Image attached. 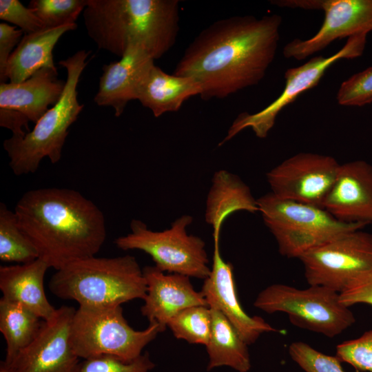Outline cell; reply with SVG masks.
Here are the masks:
<instances>
[{"mask_svg":"<svg viewBox=\"0 0 372 372\" xmlns=\"http://www.w3.org/2000/svg\"><path fill=\"white\" fill-rule=\"evenodd\" d=\"M281 23L278 14L217 20L189 43L173 74L196 81L206 101L258 85L275 59Z\"/></svg>","mask_w":372,"mask_h":372,"instance_id":"cell-1","label":"cell"},{"mask_svg":"<svg viewBox=\"0 0 372 372\" xmlns=\"http://www.w3.org/2000/svg\"><path fill=\"white\" fill-rule=\"evenodd\" d=\"M14 211L39 258L56 271L73 261L94 256L106 238L103 212L74 189L48 187L28 191Z\"/></svg>","mask_w":372,"mask_h":372,"instance_id":"cell-2","label":"cell"},{"mask_svg":"<svg viewBox=\"0 0 372 372\" xmlns=\"http://www.w3.org/2000/svg\"><path fill=\"white\" fill-rule=\"evenodd\" d=\"M87 34L99 49L120 58L138 45L158 59L176 43L178 0H87L83 12Z\"/></svg>","mask_w":372,"mask_h":372,"instance_id":"cell-3","label":"cell"},{"mask_svg":"<svg viewBox=\"0 0 372 372\" xmlns=\"http://www.w3.org/2000/svg\"><path fill=\"white\" fill-rule=\"evenodd\" d=\"M49 289L57 298L75 300L79 306L105 307L143 300L147 284L134 256H94L56 270Z\"/></svg>","mask_w":372,"mask_h":372,"instance_id":"cell-4","label":"cell"},{"mask_svg":"<svg viewBox=\"0 0 372 372\" xmlns=\"http://www.w3.org/2000/svg\"><path fill=\"white\" fill-rule=\"evenodd\" d=\"M89 54L90 52L80 50L59 61L67 70V79L59 101L23 136H12L4 141L3 148L15 175L34 173L45 157L53 164L60 161L68 129L83 107L78 101L76 89Z\"/></svg>","mask_w":372,"mask_h":372,"instance_id":"cell-5","label":"cell"},{"mask_svg":"<svg viewBox=\"0 0 372 372\" xmlns=\"http://www.w3.org/2000/svg\"><path fill=\"white\" fill-rule=\"evenodd\" d=\"M257 203L279 253L289 258L299 259L311 249L366 225L341 222L321 207L280 198L271 192Z\"/></svg>","mask_w":372,"mask_h":372,"instance_id":"cell-6","label":"cell"},{"mask_svg":"<svg viewBox=\"0 0 372 372\" xmlns=\"http://www.w3.org/2000/svg\"><path fill=\"white\" fill-rule=\"evenodd\" d=\"M165 328L156 322L135 330L123 316L121 305L79 306L71 324V341L80 359L111 355L130 362Z\"/></svg>","mask_w":372,"mask_h":372,"instance_id":"cell-7","label":"cell"},{"mask_svg":"<svg viewBox=\"0 0 372 372\" xmlns=\"http://www.w3.org/2000/svg\"><path fill=\"white\" fill-rule=\"evenodd\" d=\"M254 305L269 314L282 312L300 329L334 338L355 322L349 307L340 302V293L320 285L298 289L283 284L267 287Z\"/></svg>","mask_w":372,"mask_h":372,"instance_id":"cell-8","label":"cell"},{"mask_svg":"<svg viewBox=\"0 0 372 372\" xmlns=\"http://www.w3.org/2000/svg\"><path fill=\"white\" fill-rule=\"evenodd\" d=\"M193 218L183 215L161 231L149 229L143 221L134 219L131 232L117 238L114 243L123 250L138 249L149 255L155 267L169 273L205 279L210 273L205 243L187 234Z\"/></svg>","mask_w":372,"mask_h":372,"instance_id":"cell-9","label":"cell"},{"mask_svg":"<svg viewBox=\"0 0 372 372\" xmlns=\"http://www.w3.org/2000/svg\"><path fill=\"white\" fill-rule=\"evenodd\" d=\"M309 285L341 293L372 267V234L357 229L343 234L304 254L300 258Z\"/></svg>","mask_w":372,"mask_h":372,"instance_id":"cell-10","label":"cell"},{"mask_svg":"<svg viewBox=\"0 0 372 372\" xmlns=\"http://www.w3.org/2000/svg\"><path fill=\"white\" fill-rule=\"evenodd\" d=\"M366 37V34L350 37L345 45L334 54L328 57L314 56L303 65L289 68L285 73V86L280 95L258 112L240 113L232 123L220 145L247 127L251 128L257 137H267L281 110L302 92L316 86L330 66L340 59H355L363 54Z\"/></svg>","mask_w":372,"mask_h":372,"instance_id":"cell-11","label":"cell"},{"mask_svg":"<svg viewBox=\"0 0 372 372\" xmlns=\"http://www.w3.org/2000/svg\"><path fill=\"white\" fill-rule=\"evenodd\" d=\"M340 167L332 156L300 152L271 169L267 180L275 196L322 207Z\"/></svg>","mask_w":372,"mask_h":372,"instance_id":"cell-12","label":"cell"},{"mask_svg":"<svg viewBox=\"0 0 372 372\" xmlns=\"http://www.w3.org/2000/svg\"><path fill=\"white\" fill-rule=\"evenodd\" d=\"M76 309L63 305L43 320L34 339L16 357L12 372H75L80 358L71 341V324Z\"/></svg>","mask_w":372,"mask_h":372,"instance_id":"cell-13","label":"cell"},{"mask_svg":"<svg viewBox=\"0 0 372 372\" xmlns=\"http://www.w3.org/2000/svg\"><path fill=\"white\" fill-rule=\"evenodd\" d=\"M313 10L324 13L321 28L309 39L289 42L283 48L285 58L303 60L335 39L372 31V0H314Z\"/></svg>","mask_w":372,"mask_h":372,"instance_id":"cell-14","label":"cell"},{"mask_svg":"<svg viewBox=\"0 0 372 372\" xmlns=\"http://www.w3.org/2000/svg\"><path fill=\"white\" fill-rule=\"evenodd\" d=\"M200 293L208 306L220 311L248 345L264 333L281 332L262 318L250 316L243 310L237 296L233 266L220 254V238H214L213 263Z\"/></svg>","mask_w":372,"mask_h":372,"instance_id":"cell-15","label":"cell"},{"mask_svg":"<svg viewBox=\"0 0 372 372\" xmlns=\"http://www.w3.org/2000/svg\"><path fill=\"white\" fill-rule=\"evenodd\" d=\"M322 207L344 223H372V165L364 161L340 164Z\"/></svg>","mask_w":372,"mask_h":372,"instance_id":"cell-16","label":"cell"},{"mask_svg":"<svg viewBox=\"0 0 372 372\" xmlns=\"http://www.w3.org/2000/svg\"><path fill=\"white\" fill-rule=\"evenodd\" d=\"M147 293L141 314L149 322L166 329L168 322L180 311L193 306H208L200 291H196L187 276L165 274L155 266L143 269Z\"/></svg>","mask_w":372,"mask_h":372,"instance_id":"cell-17","label":"cell"},{"mask_svg":"<svg viewBox=\"0 0 372 372\" xmlns=\"http://www.w3.org/2000/svg\"><path fill=\"white\" fill-rule=\"evenodd\" d=\"M154 59L138 45L128 47L118 61L103 67L99 90L94 102L99 106H110L120 116L127 103L135 100L138 88Z\"/></svg>","mask_w":372,"mask_h":372,"instance_id":"cell-18","label":"cell"},{"mask_svg":"<svg viewBox=\"0 0 372 372\" xmlns=\"http://www.w3.org/2000/svg\"><path fill=\"white\" fill-rule=\"evenodd\" d=\"M57 76V70L43 68L21 83H1L0 108L17 111L36 123L63 92L65 81Z\"/></svg>","mask_w":372,"mask_h":372,"instance_id":"cell-19","label":"cell"},{"mask_svg":"<svg viewBox=\"0 0 372 372\" xmlns=\"http://www.w3.org/2000/svg\"><path fill=\"white\" fill-rule=\"evenodd\" d=\"M49 268L40 258L25 264L1 266V298L23 306L42 320L50 319L56 308L50 303L44 289V277Z\"/></svg>","mask_w":372,"mask_h":372,"instance_id":"cell-20","label":"cell"},{"mask_svg":"<svg viewBox=\"0 0 372 372\" xmlns=\"http://www.w3.org/2000/svg\"><path fill=\"white\" fill-rule=\"evenodd\" d=\"M76 27L74 23L25 34L9 57L6 81L19 83L41 68L57 70L53 60V49L63 34Z\"/></svg>","mask_w":372,"mask_h":372,"instance_id":"cell-21","label":"cell"},{"mask_svg":"<svg viewBox=\"0 0 372 372\" xmlns=\"http://www.w3.org/2000/svg\"><path fill=\"white\" fill-rule=\"evenodd\" d=\"M200 93V85L193 78L169 74L154 64L142 80L136 99L158 117L178 111L186 100Z\"/></svg>","mask_w":372,"mask_h":372,"instance_id":"cell-22","label":"cell"},{"mask_svg":"<svg viewBox=\"0 0 372 372\" xmlns=\"http://www.w3.org/2000/svg\"><path fill=\"white\" fill-rule=\"evenodd\" d=\"M238 211H259L249 187L236 175L220 169L214 174L207 194L205 218L213 227V238H220L225 220Z\"/></svg>","mask_w":372,"mask_h":372,"instance_id":"cell-23","label":"cell"},{"mask_svg":"<svg viewBox=\"0 0 372 372\" xmlns=\"http://www.w3.org/2000/svg\"><path fill=\"white\" fill-rule=\"evenodd\" d=\"M211 329L205 345L209 361L208 371L222 366L238 372H247L251 368L248 344L218 310L211 308Z\"/></svg>","mask_w":372,"mask_h":372,"instance_id":"cell-24","label":"cell"},{"mask_svg":"<svg viewBox=\"0 0 372 372\" xmlns=\"http://www.w3.org/2000/svg\"><path fill=\"white\" fill-rule=\"evenodd\" d=\"M42 320L23 306L0 300V331L6 343L5 360L10 367L17 355L34 339Z\"/></svg>","mask_w":372,"mask_h":372,"instance_id":"cell-25","label":"cell"},{"mask_svg":"<svg viewBox=\"0 0 372 372\" xmlns=\"http://www.w3.org/2000/svg\"><path fill=\"white\" fill-rule=\"evenodd\" d=\"M39 258L33 242L19 225L14 211L0 203V260L25 264Z\"/></svg>","mask_w":372,"mask_h":372,"instance_id":"cell-26","label":"cell"},{"mask_svg":"<svg viewBox=\"0 0 372 372\" xmlns=\"http://www.w3.org/2000/svg\"><path fill=\"white\" fill-rule=\"evenodd\" d=\"M211 321L209 306H193L174 316L167 327L176 338L205 346L210 336Z\"/></svg>","mask_w":372,"mask_h":372,"instance_id":"cell-27","label":"cell"},{"mask_svg":"<svg viewBox=\"0 0 372 372\" xmlns=\"http://www.w3.org/2000/svg\"><path fill=\"white\" fill-rule=\"evenodd\" d=\"M87 0H32V9L47 28L76 23L87 6Z\"/></svg>","mask_w":372,"mask_h":372,"instance_id":"cell-28","label":"cell"},{"mask_svg":"<svg viewBox=\"0 0 372 372\" xmlns=\"http://www.w3.org/2000/svg\"><path fill=\"white\" fill-rule=\"evenodd\" d=\"M289 354L305 372H345L336 356L322 353L302 341L292 342Z\"/></svg>","mask_w":372,"mask_h":372,"instance_id":"cell-29","label":"cell"},{"mask_svg":"<svg viewBox=\"0 0 372 372\" xmlns=\"http://www.w3.org/2000/svg\"><path fill=\"white\" fill-rule=\"evenodd\" d=\"M155 366L147 352L130 362L111 355H99L80 362L75 372H149Z\"/></svg>","mask_w":372,"mask_h":372,"instance_id":"cell-30","label":"cell"},{"mask_svg":"<svg viewBox=\"0 0 372 372\" xmlns=\"http://www.w3.org/2000/svg\"><path fill=\"white\" fill-rule=\"evenodd\" d=\"M338 103L344 106L361 107L372 103V66L343 81L337 93Z\"/></svg>","mask_w":372,"mask_h":372,"instance_id":"cell-31","label":"cell"},{"mask_svg":"<svg viewBox=\"0 0 372 372\" xmlns=\"http://www.w3.org/2000/svg\"><path fill=\"white\" fill-rule=\"evenodd\" d=\"M335 356L358 371L372 372V330L338 344Z\"/></svg>","mask_w":372,"mask_h":372,"instance_id":"cell-32","label":"cell"},{"mask_svg":"<svg viewBox=\"0 0 372 372\" xmlns=\"http://www.w3.org/2000/svg\"><path fill=\"white\" fill-rule=\"evenodd\" d=\"M0 19L18 26L24 34L45 28L34 10L18 0H0Z\"/></svg>","mask_w":372,"mask_h":372,"instance_id":"cell-33","label":"cell"},{"mask_svg":"<svg viewBox=\"0 0 372 372\" xmlns=\"http://www.w3.org/2000/svg\"><path fill=\"white\" fill-rule=\"evenodd\" d=\"M340 300L349 307L360 303L372 306V267L351 281L340 293Z\"/></svg>","mask_w":372,"mask_h":372,"instance_id":"cell-34","label":"cell"},{"mask_svg":"<svg viewBox=\"0 0 372 372\" xmlns=\"http://www.w3.org/2000/svg\"><path fill=\"white\" fill-rule=\"evenodd\" d=\"M23 32L17 30L16 26L6 23H0V80L6 83L5 71L9 57L12 53L21 38Z\"/></svg>","mask_w":372,"mask_h":372,"instance_id":"cell-35","label":"cell"},{"mask_svg":"<svg viewBox=\"0 0 372 372\" xmlns=\"http://www.w3.org/2000/svg\"><path fill=\"white\" fill-rule=\"evenodd\" d=\"M29 121L26 116L17 111L0 108V125L10 130L12 136H23L29 132Z\"/></svg>","mask_w":372,"mask_h":372,"instance_id":"cell-36","label":"cell"},{"mask_svg":"<svg viewBox=\"0 0 372 372\" xmlns=\"http://www.w3.org/2000/svg\"><path fill=\"white\" fill-rule=\"evenodd\" d=\"M0 372H12V371L10 369L6 367L2 362H1Z\"/></svg>","mask_w":372,"mask_h":372,"instance_id":"cell-37","label":"cell"}]
</instances>
